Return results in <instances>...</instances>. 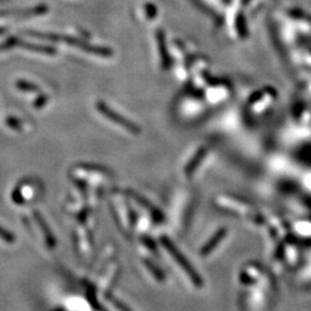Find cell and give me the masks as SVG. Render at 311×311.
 I'll return each instance as SVG.
<instances>
[{"label":"cell","mask_w":311,"mask_h":311,"mask_svg":"<svg viewBox=\"0 0 311 311\" xmlns=\"http://www.w3.org/2000/svg\"><path fill=\"white\" fill-rule=\"evenodd\" d=\"M163 243L165 244V247H166V249L168 250V253L172 255V257H173L174 259L177 260L179 265L182 267V269L186 271V273L188 274V276L191 278V280H193L196 285H201L202 283L200 281V278H198L197 274L195 273V271H194L193 267H191L189 264H188L187 259L182 256V254L179 253V250L177 249V248H175L173 244H172L167 239H163Z\"/></svg>","instance_id":"1"},{"label":"cell","mask_w":311,"mask_h":311,"mask_svg":"<svg viewBox=\"0 0 311 311\" xmlns=\"http://www.w3.org/2000/svg\"><path fill=\"white\" fill-rule=\"evenodd\" d=\"M0 239L6 241V242H11V243L15 241V237L13 236V234L9 233L8 231H6L1 227H0Z\"/></svg>","instance_id":"2"}]
</instances>
